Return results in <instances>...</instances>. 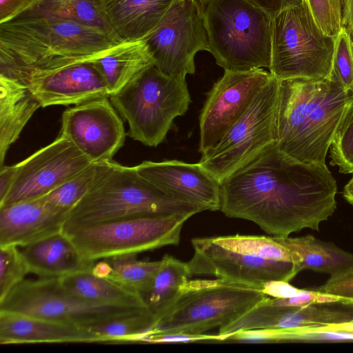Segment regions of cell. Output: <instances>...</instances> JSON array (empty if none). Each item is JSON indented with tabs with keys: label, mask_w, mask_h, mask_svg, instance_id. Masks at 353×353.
Instances as JSON below:
<instances>
[{
	"label": "cell",
	"mask_w": 353,
	"mask_h": 353,
	"mask_svg": "<svg viewBox=\"0 0 353 353\" xmlns=\"http://www.w3.org/2000/svg\"><path fill=\"white\" fill-rule=\"evenodd\" d=\"M337 185L326 164L307 163L274 142L221 181L220 210L272 236L319 230L336 208Z\"/></svg>",
	"instance_id": "obj_1"
},
{
	"label": "cell",
	"mask_w": 353,
	"mask_h": 353,
	"mask_svg": "<svg viewBox=\"0 0 353 353\" xmlns=\"http://www.w3.org/2000/svg\"><path fill=\"white\" fill-rule=\"evenodd\" d=\"M121 43L71 21L17 17L0 24V75L32 77L92 61Z\"/></svg>",
	"instance_id": "obj_2"
},
{
	"label": "cell",
	"mask_w": 353,
	"mask_h": 353,
	"mask_svg": "<svg viewBox=\"0 0 353 353\" xmlns=\"http://www.w3.org/2000/svg\"><path fill=\"white\" fill-rule=\"evenodd\" d=\"M353 93L328 79L279 80L276 143L307 163L325 164L337 127Z\"/></svg>",
	"instance_id": "obj_3"
},
{
	"label": "cell",
	"mask_w": 353,
	"mask_h": 353,
	"mask_svg": "<svg viewBox=\"0 0 353 353\" xmlns=\"http://www.w3.org/2000/svg\"><path fill=\"white\" fill-rule=\"evenodd\" d=\"M203 206L165 192L141 176L135 166L113 160L105 173L69 211L63 231L130 216L159 214L193 215Z\"/></svg>",
	"instance_id": "obj_4"
},
{
	"label": "cell",
	"mask_w": 353,
	"mask_h": 353,
	"mask_svg": "<svg viewBox=\"0 0 353 353\" xmlns=\"http://www.w3.org/2000/svg\"><path fill=\"white\" fill-rule=\"evenodd\" d=\"M191 243L194 252L187 263L192 276L212 275L261 290L268 281L290 282L299 274L290 252L274 236L198 237Z\"/></svg>",
	"instance_id": "obj_5"
},
{
	"label": "cell",
	"mask_w": 353,
	"mask_h": 353,
	"mask_svg": "<svg viewBox=\"0 0 353 353\" xmlns=\"http://www.w3.org/2000/svg\"><path fill=\"white\" fill-rule=\"evenodd\" d=\"M210 52L231 71L268 68L271 19L248 0H208L201 8Z\"/></svg>",
	"instance_id": "obj_6"
},
{
	"label": "cell",
	"mask_w": 353,
	"mask_h": 353,
	"mask_svg": "<svg viewBox=\"0 0 353 353\" xmlns=\"http://www.w3.org/2000/svg\"><path fill=\"white\" fill-rule=\"evenodd\" d=\"M261 290L224 279L189 280L150 334L223 328L263 301Z\"/></svg>",
	"instance_id": "obj_7"
},
{
	"label": "cell",
	"mask_w": 353,
	"mask_h": 353,
	"mask_svg": "<svg viewBox=\"0 0 353 353\" xmlns=\"http://www.w3.org/2000/svg\"><path fill=\"white\" fill-rule=\"evenodd\" d=\"M129 125L128 136L150 147L165 140L174 120L191 103L185 79L168 77L154 65L110 97Z\"/></svg>",
	"instance_id": "obj_8"
},
{
	"label": "cell",
	"mask_w": 353,
	"mask_h": 353,
	"mask_svg": "<svg viewBox=\"0 0 353 353\" xmlns=\"http://www.w3.org/2000/svg\"><path fill=\"white\" fill-rule=\"evenodd\" d=\"M188 214L141 215L99 222L63 231L82 259L95 263L112 256L179 243Z\"/></svg>",
	"instance_id": "obj_9"
},
{
	"label": "cell",
	"mask_w": 353,
	"mask_h": 353,
	"mask_svg": "<svg viewBox=\"0 0 353 353\" xmlns=\"http://www.w3.org/2000/svg\"><path fill=\"white\" fill-rule=\"evenodd\" d=\"M335 37L325 34L305 1L271 19L270 72L278 80L328 79Z\"/></svg>",
	"instance_id": "obj_10"
},
{
	"label": "cell",
	"mask_w": 353,
	"mask_h": 353,
	"mask_svg": "<svg viewBox=\"0 0 353 353\" xmlns=\"http://www.w3.org/2000/svg\"><path fill=\"white\" fill-rule=\"evenodd\" d=\"M279 80L261 90L243 115L199 163L220 183L276 142Z\"/></svg>",
	"instance_id": "obj_11"
},
{
	"label": "cell",
	"mask_w": 353,
	"mask_h": 353,
	"mask_svg": "<svg viewBox=\"0 0 353 353\" xmlns=\"http://www.w3.org/2000/svg\"><path fill=\"white\" fill-rule=\"evenodd\" d=\"M147 307L101 305L81 299L66 291L57 277L25 279L0 301V312L89 327Z\"/></svg>",
	"instance_id": "obj_12"
},
{
	"label": "cell",
	"mask_w": 353,
	"mask_h": 353,
	"mask_svg": "<svg viewBox=\"0 0 353 353\" xmlns=\"http://www.w3.org/2000/svg\"><path fill=\"white\" fill-rule=\"evenodd\" d=\"M143 39L154 66L165 75L181 79L194 74V57L199 52H210L203 12L194 0H174Z\"/></svg>",
	"instance_id": "obj_13"
},
{
	"label": "cell",
	"mask_w": 353,
	"mask_h": 353,
	"mask_svg": "<svg viewBox=\"0 0 353 353\" xmlns=\"http://www.w3.org/2000/svg\"><path fill=\"white\" fill-rule=\"evenodd\" d=\"M272 77L263 68L224 70L207 93L199 115V152L201 154L220 141Z\"/></svg>",
	"instance_id": "obj_14"
},
{
	"label": "cell",
	"mask_w": 353,
	"mask_h": 353,
	"mask_svg": "<svg viewBox=\"0 0 353 353\" xmlns=\"http://www.w3.org/2000/svg\"><path fill=\"white\" fill-rule=\"evenodd\" d=\"M90 163L69 139L59 134L17 163L14 181L0 208L45 196Z\"/></svg>",
	"instance_id": "obj_15"
},
{
	"label": "cell",
	"mask_w": 353,
	"mask_h": 353,
	"mask_svg": "<svg viewBox=\"0 0 353 353\" xmlns=\"http://www.w3.org/2000/svg\"><path fill=\"white\" fill-rule=\"evenodd\" d=\"M60 134L69 139L91 163L112 160L123 146V122L108 97L66 109Z\"/></svg>",
	"instance_id": "obj_16"
},
{
	"label": "cell",
	"mask_w": 353,
	"mask_h": 353,
	"mask_svg": "<svg viewBox=\"0 0 353 353\" xmlns=\"http://www.w3.org/2000/svg\"><path fill=\"white\" fill-rule=\"evenodd\" d=\"M266 298L225 327L223 332L231 334L241 330L261 328H325L353 323V304L348 301L283 306L270 305L266 302Z\"/></svg>",
	"instance_id": "obj_17"
},
{
	"label": "cell",
	"mask_w": 353,
	"mask_h": 353,
	"mask_svg": "<svg viewBox=\"0 0 353 353\" xmlns=\"http://www.w3.org/2000/svg\"><path fill=\"white\" fill-rule=\"evenodd\" d=\"M135 168L141 176L167 193L206 210H220L221 183L199 162L144 161Z\"/></svg>",
	"instance_id": "obj_18"
},
{
	"label": "cell",
	"mask_w": 353,
	"mask_h": 353,
	"mask_svg": "<svg viewBox=\"0 0 353 353\" xmlns=\"http://www.w3.org/2000/svg\"><path fill=\"white\" fill-rule=\"evenodd\" d=\"M30 89L42 108L79 105L110 97L103 78L92 61L33 76Z\"/></svg>",
	"instance_id": "obj_19"
},
{
	"label": "cell",
	"mask_w": 353,
	"mask_h": 353,
	"mask_svg": "<svg viewBox=\"0 0 353 353\" xmlns=\"http://www.w3.org/2000/svg\"><path fill=\"white\" fill-rule=\"evenodd\" d=\"M68 213L44 196L0 208V246L24 247L62 232Z\"/></svg>",
	"instance_id": "obj_20"
},
{
	"label": "cell",
	"mask_w": 353,
	"mask_h": 353,
	"mask_svg": "<svg viewBox=\"0 0 353 353\" xmlns=\"http://www.w3.org/2000/svg\"><path fill=\"white\" fill-rule=\"evenodd\" d=\"M101 343L88 327L0 312V344Z\"/></svg>",
	"instance_id": "obj_21"
},
{
	"label": "cell",
	"mask_w": 353,
	"mask_h": 353,
	"mask_svg": "<svg viewBox=\"0 0 353 353\" xmlns=\"http://www.w3.org/2000/svg\"><path fill=\"white\" fill-rule=\"evenodd\" d=\"M21 252L30 273L39 277L60 278L92 270L94 264L84 261L62 232L22 247Z\"/></svg>",
	"instance_id": "obj_22"
},
{
	"label": "cell",
	"mask_w": 353,
	"mask_h": 353,
	"mask_svg": "<svg viewBox=\"0 0 353 353\" xmlns=\"http://www.w3.org/2000/svg\"><path fill=\"white\" fill-rule=\"evenodd\" d=\"M174 0H104L106 17L120 41L141 40L158 25Z\"/></svg>",
	"instance_id": "obj_23"
},
{
	"label": "cell",
	"mask_w": 353,
	"mask_h": 353,
	"mask_svg": "<svg viewBox=\"0 0 353 353\" xmlns=\"http://www.w3.org/2000/svg\"><path fill=\"white\" fill-rule=\"evenodd\" d=\"M92 61L103 78L110 97L155 63L144 39L119 43Z\"/></svg>",
	"instance_id": "obj_24"
},
{
	"label": "cell",
	"mask_w": 353,
	"mask_h": 353,
	"mask_svg": "<svg viewBox=\"0 0 353 353\" xmlns=\"http://www.w3.org/2000/svg\"><path fill=\"white\" fill-rule=\"evenodd\" d=\"M40 107L30 85L0 80V166L9 148Z\"/></svg>",
	"instance_id": "obj_25"
},
{
	"label": "cell",
	"mask_w": 353,
	"mask_h": 353,
	"mask_svg": "<svg viewBox=\"0 0 353 353\" xmlns=\"http://www.w3.org/2000/svg\"><path fill=\"white\" fill-rule=\"evenodd\" d=\"M274 237L294 254L299 272L308 269L332 276L353 265L352 254L333 243L317 239L313 235Z\"/></svg>",
	"instance_id": "obj_26"
},
{
	"label": "cell",
	"mask_w": 353,
	"mask_h": 353,
	"mask_svg": "<svg viewBox=\"0 0 353 353\" xmlns=\"http://www.w3.org/2000/svg\"><path fill=\"white\" fill-rule=\"evenodd\" d=\"M69 293L88 301L110 305L147 307L139 293L92 270L81 271L59 278Z\"/></svg>",
	"instance_id": "obj_27"
},
{
	"label": "cell",
	"mask_w": 353,
	"mask_h": 353,
	"mask_svg": "<svg viewBox=\"0 0 353 353\" xmlns=\"http://www.w3.org/2000/svg\"><path fill=\"white\" fill-rule=\"evenodd\" d=\"M190 274L187 262L165 254L148 288L140 295L158 321L173 304Z\"/></svg>",
	"instance_id": "obj_28"
},
{
	"label": "cell",
	"mask_w": 353,
	"mask_h": 353,
	"mask_svg": "<svg viewBox=\"0 0 353 353\" xmlns=\"http://www.w3.org/2000/svg\"><path fill=\"white\" fill-rule=\"evenodd\" d=\"M23 17L71 21L102 30L121 42L106 17L101 0H41L18 17Z\"/></svg>",
	"instance_id": "obj_29"
},
{
	"label": "cell",
	"mask_w": 353,
	"mask_h": 353,
	"mask_svg": "<svg viewBox=\"0 0 353 353\" xmlns=\"http://www.w3.org/2000/svg\"><path fill=\"white\" fill-rule=\"evenodd\" d=\"M231 339L243 343L352 341L353 330L327 328H261L241 330Z\"/></svg>",
	"instance_id": "obj_30"
},
{
	"label": "cell",
	"mask_w": 353,
	"mask_h": 353,
	"mask_svg": "<svg viewBox=\"0 0 353 353\" xmlns=\"http://www.w3.org/2000/svg\"><path fill=\"white\" fill-rule=\"evenodd\" d=\"M157 322L154 315L146 308L88 328L100 339L101 343H139L152 331Z\"/></svg>",
	"instance_id": "obj_31"
},
{
	"label": "cell",
	"mask_w": 353,
	"mask_h": 353,
	"mask_svg": "<svg viewBox=\"0 0 353 353\" xmlns=\"http://www.w3.org/2000/svg\"><path fill=\"white\" fill-rule=\"evenodd\" d=\"M111 161L90 163L43 196L52 207L68 213L105 173Z\"/></svg>",
	"instance_id": "obj_32"
},
{
	"label": "cell",
	"mask_w": 353,
	"mask_h": 353,
	"mask_svg": "<svg viewBox=\"0 0 353 353\" xmlns=\"http://www.w3.org/2000/svg\"><path fill=\"white\" fill-rule=\"evenodd\" d=\"M105 260L111 270L108 279L140 294L148 288L161 265V260L139 261L137 254L119 255Z\"/></svg>",
	"instance_id": "obj_33"
},
{
	"label": "cell",
	"mask_w": 353,
	"mask_h": 353,
	"mask_svg": "<svg viewBox=\"0 0 353 353\" xmlns=\"http://www.w3.org/2000/svg\"><path fill=\"white\" fill-rule=\"evenodd\" d=\"M330 163L353 173V98L347 105L330 145Z\"/></svg>",
	"instance_id": "obj_34"
},
{
	"label": "cell",
	"mask_w": 353,
	"mask_h": 353,
	"mask_svg": "<svg viewBox=\"0 0 353 353\" xmlns=\"http://www.w3.org/2000/svg\"><path fill=\"white\" fill-rule=\"evenodd\" d=\"M328 79L353 93L352 39L343 28L335 37L332 66Z\"/></svg>",
	"instance_id": "obj_35"
},
{
	"label": "cell",
	"mask_w": 353,
	"mask_h": 353,
	"mask_svg": "<svg viewBox=\"0 0 353 353\" xmlns=\"http://www.w3.org/2000/svg\"><path fill=\"white\" fill-rule=\"evenodd\" d=\"M29 273L26 261L17 246H0V301Z\"/></svg>",
	"instance_id": "obj_36"
},
{
	"label": "cell",
	"mask_w": 353,
	"mask_h": 353,
	"mask_svg": "<svg viewBox=\"0 0 353 353\" xmlns=\"http://www.w3.org/2000/svg\"><path fill=\"white\" fill-rule=\"evenodd\" d=\"M323 32L336 37L342 28L341 0H305Z\"/></svg>",
	"instance_id": "obj_37"
},
{
	"label": "cell",
	"mask_w": 353,
	"mask_h": 353,
	"mask_svg": "<svg viewBox=\"0 0 353 353\" xmlns=\"http://www.w3.org/2000/svg\"><path fill=\"white\" fill-rule=\"evenodd\" d=\"M201 341H225V337L219 334H188L182 332H167L148 334L139 343H183Z\"/></svg>",
	"instance_id": "obj_38"
},
{
	"label": "cell",
	"mask_w": 353,
	"mask_h": 353,
	"mask_svg": "<svg viewBox=\"0 0 353 353\" xmlns=\"http://www.w3.org/2000/svg\"><path fill=\"white\" fill-rule=\"evenodd\" d=\"M316 290L339 296L341 300L353 301V265L334 275Z\"/></svg>",
	"instance_id": "obj_39"
},
{
	"label": "cell",
	"mask_w": 353,
	"mask_h": 353,
	"mask_svg": "<svg viewBox=\"0 0 353 353\" xmlns=\"http://www.w3.org/2000/svg\"><path fill=\"white\" fill-rule=\"evenodd\" d=\"M41 0H0V24L18 17Z\"/></svg>",
	"instance_id": "obj_40"
},
{
	"label": "cell",
	"mask_w": 353,
	"mask_h": 353,
	"mask_svg": "<svg viewBox=\"0 0 353 353\" xmlns=\"http://www.w3.org/2000/svg\"><path fill=\"white\" fill-rule=\"evenodd\" d=\"M319 292L317 290H300L299 292L287 299L269 298L265 301L270 305L283 306H305L316 303Z\"/></svg>",
	"instance_id": "obj_41"
},
{
	"label": "cell",
	"mask_w": 353,
	"mask_h": 353,
	"mask_svg": "<svg viewBox=\"0 0 353 353\" xmlns=\"http://www.w3.org/2000/svg\"><path fill=\"white\" fill-rule=\"evenodd\" d=\"M300 290L290 284L288 281L274 280L265 283L261 291L272 298L287 299L296 295Z\"/></svg>",
	"instance_id": "obj_42"
},
{
	"label": "cell",
	"mask_w": 353,
	"mask_h": 353,
	"mask_svg": "<svg viewBox=\"0 0 353 353\" xmlns=\"http://www.w3.org/2000/svg\"><path fill=\"white\" fill-rule=\"evenodd\" d=\"M271 18L279 12L303 3L305 0H248Z\"/></svg>",
	"instance_id": "obj_43"
},
{
	"label": "cell",
	"mask_w": 353,
	"mask_h": 353,
	"mask_svg": "<svg viewBox=\"0 0 353 353\" xmlns=\"http://www.w3.org/2000/svg\"><path fill=\"white\" fill-rule=\"evenodd\" d=\"M17 164L0 166V202L8 193L17 174Z\"/></svg>",
	"instance_id": "obj_44"
},
{
	"label": "cell",
	"mask_w": 353,
	"mask_h": 353,
	"mask_svg": "<svg viewBox=\"0 0 353 353\" xmlns=\"http://www.w3.org/2000/svg\"><path fill=\"white\" fill-rule=\"evenodd\" d=\"M341 25L353 41V0H341Z\"/></svg>",
	"instance_id": "obj_45"
},
{
	"label": "cell",
	"mask_w": 353,
	"mask_h": 353,
	"mask_svg": "<svg viewBox=\"0 0 353 353\" xmlns=\"http://www.w3.org/2000/svg\"><path fill=\"white\" fill-rule=\"evenodd\" d=\"M343 196L346 201L353 205V177L345 185Z\"/></svg>",
	"instance_id": "obj_46"
},
{
	"label": "cell",
	"mask_w": 353,
	"mask_h": 353,
	"mask_svg": "<svg viewBox=\"0 0 353 353\" xmlns=\"http://www.w3.org/2000/svg\"><path fill=\"white\" fill-rule=\"evenodd\" d=\"M332 330H353V323H344L336 325H332L326 327Z\"/></svg>",
	"instance_id": "obj_47"
},
{
	"label": "cell",
	"mask_w": 353,
	"mask_h": 353,
	"mask_svg": "<svg viewBox=\"0 0 353 353\" xmlns=\"http://www.w3.org/2000/svg\"><path fill=\"white\" fill-rule=\"evenodd\" d=\"M194 1H196L201 8H202L208 0H194Z\"/></svg>",
	"instance_id": "obj_48"
},
{
	"label": "cell",
	"mask_w": 353,
	"mask_h": 353,
	"mask_svg": "<svg viewBox=\"0 0 353 353\" xmlns=\"http://www.w3.org/2000/svg\"><path fill=\"white\" fill-rule=\"evenodd\" d=\"M352 52H353V41H352Z\"/></svg>",
	"instance_id": "obj_49"
},
{
	"label": "cell",
	"mask_w": 353,
	"mask_h": 353,
	"mask_svg": "<svg viewBox=\"0 0 353 353\" xmlns=\"http://www.w3.org/2000/svg\"><path fill=\"white\" fill-rule=\"evenodd\" d=\"M101 1H104V0H101Z\"/></svg>",
	"instance_id": "obj_50"
}]
</instances>
